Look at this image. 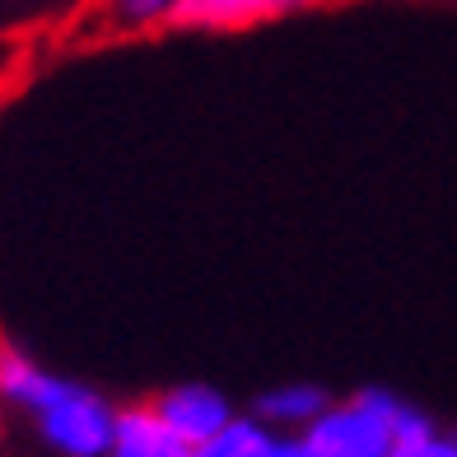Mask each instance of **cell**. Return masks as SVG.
I'll return each mask as SVG.
<instances>
[{"label":"cell","instance_id":"277c9868","mask_svg":"<svg viewBox=\"0 0 457 457\" xmlns=\"http://www.w3.org/2000/svg\"><path fill=\"white\" fill-rule=\"evenodd\" d=\"M322 0H178L173 24L178 29H247L262 24V19H280V14H299L313 10Z\"/></svg>","mask_w":457,"mask_h":457},{"label":"cell","instance_id":"5b68a950","mask_svg":"<svg viewBox=\"0 0 457 457\" xmlns=\"http://www.w3.org/2000/svg\"><path fill=\"white\" fill-rule=\"evenodd\" d=\"M108 457H196V448H187L159 420V411L150 402H131V406H117V434H112Z\"/></svg>","mask_w":457,"mask_h":457},{"label":"cell","instance_id":"52a82bcc","mask_svg":"<svg viewBox=\"0 0 457 457\" xmlns=\"http://www.w3.org/2000/svg\"><path fill=\"white\" fill-rule=\"evenodd\" d=\"M196 457H295V439L257 415H234V425L220 429L211 444H201Z\"/></svg>","mask_w":457,"mask_h":457},{"label":"cell","instance_id":"3957f363","mask_svg":"<svg viewBox=\"0 0 457 457\" xmlns=\"http://www.w3.org/2000/svg\"><path fill=\"white\" fill-rule=\"evenodd\" d=\"M150 406L159 411V420L169 425L187 448L211 444L215 434L228 429V425H234V415H238L220 387H205V383H178L169 392H159Z\"/></svg>","mask_w":457,"mask_h":457},{"label":"cell","instance_id":"7a4b0ae2","mask_svg":"<svg viewBox=\"0 0 457 457\" xmlns=\"http://www.w3.org/2000/svg\"><path fill=\"white\" fill-rule=\"evenodd\" d=\"M24 415H33L43 444L56 457H108L112 453L117 406L85 383H71V378H56L52 373L47 387L37 392Z\"/></svg>","mask_w":457,"mask_h":457},{"label":"cell","instance_id":"ba28073f","mask_svg":"<svg viewBox=\"0 0 457 457\" xmlns=\"http://www.w3.org/2000/svg\"><path fill=\"white\" fill-rule=\"evenodd\" d=\"M392 457H457V434L439 429L425 411H415L406 402L402 420H397V444H392Z\"/></svg>","mask_w":457,"mask_h":457},{"label":"cell","instance_id":"9c48e42d","mask_svg":"<svg viewBox=\"0 0 457 457\" xmlns=\"http://www.w3.org/2000/svg\"><path fill=\"white\" fill-rule=\"evenodd\" d=\"M178 0H108V14L117 29H159L173 24Z\"/></svg>","mask_w":457,"mask_h":457},{"label":"cell","instance_id":"6da1fadb","mask_svg":"<svg viewBox=\"0 0 457 457\" xmlns=\"http://www.w3.org/2000/svg\"><path fill=\"white\" fill-rule=\"evenodd\" d=\"M402 397L364 387L345 402H331L295 439V457H392L402 420Z\"/></svg>","mask_w":457,"mask_h":457},{"label":"cell","instance_id":"8992f818","mask_svg":"<svg viewBox=\"0 0 457 457\" xmlns=\"http://www.w3.org/2000/svg\"><path fill=\"white\" fill-rule=\"evenodd\" d=\"M327 406H331V397L318 383H280V387H271L257 402V420H266L271 429L289 434V439H299V434L313 425Z\"/></svg>","mask_w":457,"mask_h":457}]
</instances>
